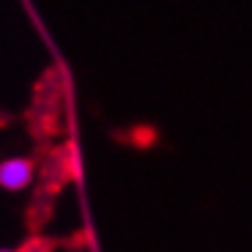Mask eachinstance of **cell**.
Wrapping results in <instances>:
<instances>
[{"label":"cell","instance_id":"1","mask_svg":"<svg viewBox=\"0 0 252 252\" xmlns=\"http://www.w3.org/2000/svg\"><path fill=\"white\" fill-rule=\"evenodd\" d=\"M33 176V162L22 157H11V159H3L0 162V187L6 189V192H22V189L31 187Z\"/></svg>","mask_w":252,"mask_h":252},{"label":"cell","instance_id":"2","mask_svg":"<svg viewBox=\"0 0 252 252\" xmlns=\"http://www.w3.org/2000/svg\"><path fill=\"white\" fill-rule=\"evenodd\" d=\"M0 252H14V250H0Z\"/></svg>","mask_w":252,"mask_h":252}]
</instances>
